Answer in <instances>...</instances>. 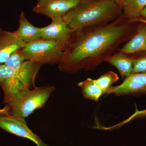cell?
Segmentation results:
<instances>
[{
  "instance_id": "6da1fadb",
  "label": "cell",
  "mask_w": 146,
  "mask_h": 146,
  "mask_svg": "<svg viewBox=\"0 0 146 146\" xmlns=\"http://www.w3.org/2000/svg\"><path fill=\"white\" fill-rule=\"evenodd\" d=\"M138 24L121 15L109 23L74 31L58 64L59 70L69 74L94 70L117 52L121 44L130 40Z\"/></svg>"
},
{
  "instance_id": "7a4b0ae2",
  "label": "cell",
  "mask_w": 146,
  "mask_h": 146,
  "mask_svg": "<svg viewBox=\"0 0 146 146\" xmlns=\"http://www.w3.org/2000/svg\"><path fill=\"white\" fill-rule=\"evenodd\" d=\"M122 13L121 9L113 0H80L63 18L72 30L76 31L109 23Z\"/></svg>"
},
{
  "instance_id": "3957f363",
  "label": "cell",
  "mask_w": 146,
  "mask_h": 146,
  "mask_svg": "<svg viewBox=\"0 0 146 146\" xmlns=\"http://www.w3.org/2000/svg\"><path fill=\"white\" fill-rule=\"evenodd\" d=\"M42 65L27 60L16 70L5 64L0 65V85L4 93L5 104L19 92L36 87L35 78Z\"/></svg>"
},
{
  "instance_id": "277c9868",
  "label": "cell",
  "mask_w": 146,
  "mask_h": 146,
  "mask_svg": "<svg viewBox=\"0 0 146 146\" xmlns=\"http://www.w3.org/2000/svg\"><path fill=\"white\" fill-rule=\"evenodd\" d=\"M55 86H43L28 89L16 94L6 104V115L25 119L36 110L43 108L51 94L55 90Z\"/></svg>"
},
{
  "instance_id": "5b68a950",
  "label": "cell",
  "mask_w": 146,
  "mask_h": 146,
  "mask_svg": "<svg viewBox=\"0 0 146 146\" xmlns=\"http://www.w3.org/2000/svg\"><path fill=\"white\" fill-rule=\"evenodd\" d=\"M67 42L43 39L27 44L21 50L26 60L42 65L58 64Z\"/></svg>"
},
{
  "instance_id": "8992f818",
  "label": "cell",
  "mask_w": 146,
  "mask_h": 146,
  "mask_svg": "<svg viewBox=\"0 0 146 146\" xmlns=\"http://www.w3.org/2000/svg\"><path fill=\"white\" fill-rule=\"evenodd\" d=\"M0 129L16 136L29 139L37 146H49L29 128L25 118L0 115Z\"/></svg>"
},
{
  "instance_id": "52a82bcc",
  "label": "cell",
  "mask_w": 146,
  "mask_h": 146,
  "mask_svg": "<svg viewBox=\"0 0 146 146\" xmlns=\"http://www.w3.org/2000/svg\"><path fill=\"white\" fill-rule=\"evenodd\" d=\"M106 94L115 96H146V73H132L117 86H112Z\"/></svg>"
},
{
  "instance_id": "ba28073f",
  "label": "cell",
  "mask_w": 146,
  "mask_h": 146,
  "mask_svg": "<svg viewBox=\"0 0 146 146\" xmlns=\"http://www.w3.org/2000/svg\"><path fill=\"white\" fill-rule=\"evenodd\" d=\"M80 0H37L33 9L35 13L50 18H61L76 7Z\"/></svg>"
},
{
  "instance_id": "9c48e42d",
  "label": "cell",
  "mask_w": 146,
  "mask_h": 146,
  "mask_svg": "<svg viewBox=\"0 0 146 146\" xmlns=\"http://www.w3.org/2000/svg\"><path fill=\"white\" fill-rule=\"evenodd\" d=\"M74 31L63 17L54 18L49 25L42 28V39L67 42Z\"/></svg>"
},
{
  "instance_id": "30bf717a",
  "label": "cell",
  "mask_w": 146,
  "mask_h": 146,
  "mask_svg": "<svg viewBox=\"0 0 146 146\" xmlns=\"http://www.w3.org/2000/svg\"><path fill=\"white\" fill-rule=\"evenodd\" d=\"M26 45L14 32L0 29V65L4 64L13 53L22 49Z\"/></svg>"
},
{
  "instance_id": "8fae6325",
  "label": "cell",
  "mask_w": 146,
  "mask_h": 146,
  "mask_svg": "<svg viewBox=\"0 0 146 146\" xmlns=\"http://www.w3.org/2000/svg\"><path fill=\"white\" fill-rule=\"evenodd\" d=\"M118 50L128 54L146 51V24L138 22L133 36Z\"/></svg>"
},
{
  "instance_id": "7c38bea8",
  "label": "cell",
  "mask_w": 146,
  "mask_h": 146,
  "mask_svg": "<svg viewBox=\"0 0 146 146\" xmlns=\"http://www.w3.org/2000/svg\"><path fill=\"white\" fill-rule=\"evenodd\" d=\"M19 27L15 35L26 44L42 39V28L36 27L28 21L23 11H21L19 19Z\"/></svg>"
},
{
  "instance_id": "4fadbf2b",
  "label": "cell",
  "mask_w": 146,
  "mask_h": 146,
  "mask_svg": "<svg viewBox=\"0 0 146 146\" xmlns=\"http://www.w3.org/2000/svg\"><path fill=\"white\" fill-rule=\"evenodd\" d=\"M105 62L117 68L123 79L133 72V60L131 54L118 50L106 58Z\"/></svg>"
},
{
  "instance_id": "5bb4252c",
  "label": "cell",
  "mask_w": 146,
  "mask_h": 146,
  "mask_svg": "<svg viewBox=\"0 0 146 146\" xmlns=\"http://www.w3.org/2000/svg\"><path fill=\"white\" fill-rule=\"evenodd\" d=\"M78 86L80 88L82 96L86 99L98 102L100 98L105 94L92 79L86 78L78 83Z\"/></svg>"
},
{
  "instance_id": "9a60e30c",
  "label": "cell",
  "mask_w": 146,
  "mask_h": 146,
  "mask_svg": "<svg viewBox=\"0 0 146 146\" xmlns=\"http://www.w3.org/2000/svg\"><path fill=\"white\" fill-rule=\"evenodd\" d=\"M146 7V0H124L122 15L130 21L140 18L141 11Z\"/></svg>"
},
{
  "instance_id": "2e32d148",
  "label": "cell",
  "mask_w": 146,
  "mask_h": 146,
  "mask_svg": "<svg viewBox=\"0 0 146 146\" xmlns=\"http://www.w3.org/2000/svg\"><path fill=\"white\" fill-rule=\"evenodd\" d=\"M119 76L116 73L112 71H109L94 80L106 94L108 90L112 86L113 84L119 80Z\"/></svg>"
},
{
  "instance_id": "e0dca14e",
  "label": "cell",
  "mask_w": 146,
  "mask_h": 146,
  "mask_svg": "<svg viewBox=\"0 0 146 146\" xmlns=\"http://www.w3.org/2000/svg\"><path fill=\"white\" fill-rule=\"evenodd\" d=\"M131 55L133 60L132 73H146V51L136 53Z\"/></svg>"
},
{
  "instance_id": "ac0fdd59",
  "label": "cell",
  "mask_w": 146,
  "mask_h": 146,
  "mask_svg": "<svg viewBox=\"0 0 146 146\" xmlns=\"http://www.w3.org/2000/svg\"><path fill=\"white\" fill-rule=\"evenodd\" d=\"M26 60H27L25 58L21 53V50H19L13 53L4 64L9 68L16 70Z\"/></svg>"
},
{
  "instance_id": "d6986e66",
  "label": "cell",
  "mask_w": 146,
  "mask_h": 146,
  "mask_svg": "<svg viewBox=\"0 0 146 146\" xmlns=\"http://www.w3.org/2000/svg\"><path fill=\"white\" fill-rule=\"evenodd\" d=\"M146 118V109L139 110L136 108L135 112L126 119L110 127H104V129H117L133 120L142 119Z\"/></svg>"
},
{
  "instance_id": "ffe728a7",
  "label": "cell",
  "mask_w": 146,
  "mask_h": 146,
  "mask_svg": "<svg viewBox=\"0 0 146 146\" xmlns=\"http://www.w3.org/2000/svg\"><path fill=\"white\" fill-rule=\"evenodd\" d=\"M140 18L146 20V7L141 11Z\"/></svg>"
},
{
  "instance_id": "44dd1931",
  "label": "cell",
  "mask_w": 146,
  "mask_h": 146,
  "mask_svg": "<svg viewBox=\"0 0 146 146\" xmlns=\"http://www.w3.org/2000/svg\"><path fill=\"white\" fill-rule=\"evenodd\" d=\"M113 1H114L119 5V7L120 8L122 9L123 3L124 0H113Z\"/></svg>"
},
{
  "instance_id": "7402d4cb",
  "label": "cell",
  "mask_w": 146,
  "mask_h": 146,
  "mask_svg": "<svg viewBox=\"0 0 146 146\" xmlns=\"http://www.w3.org/2000/svg\"><path fill=\"white\" fill-rule=\"evenodd\" d=\"M7 110V108L6 106L2 109H0V115H6Z\"/></svg>"
},
{
  "instance_id": "603a6c76",
  "label": "cell",
  "mask_w": 146,
  "mask_h": 146,
  "mask_svg": "<svg viewBox=\"0 0 146 146\" xmlns=\"http://www.w3.org/2000/svg\"><path fill=\"white\" fill-rule=\"evenodd\" d=\"M132 22H141V23H144L146 24V20H144L141 18H137V19L133 20V21H131Z\"/></svg>"
},
{
  "instance_id": "cb8c5ba5",
  "label": "cell",
  "mask_w": 146,
  "mask_h": 146,
  "mask_svg": "<svg viewBox=\"0 0 146 146\" xmlns=\"http://www.w3.org/2000/svg\"></svg>"
}]
</instances>
